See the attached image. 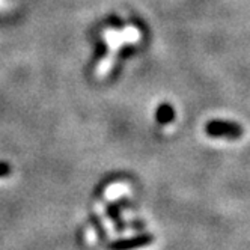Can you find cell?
Returning a JSON list of instances; mask_svg holds the SVG:
<instances>
[{
	"label": "cell",
	"instance_id": "obj_1",
	"mask_svg": "<svg viewBox=\"0 0 250 250\" xmlns=\"http://www.w3.org/2000/svg\"><path fill=\"white\" fill-rule=\"evenodd\" d=\"M205 133L209 137L237 140V139L243 137L244 128L238 122H230V121H223V119H212V121L207 122Z\"/></svg>",
	"mask_w": 250,
	"mask_h": 250
},
{
	"label": "cell",
	"instance_id": "obj_2",
	"mask_svg": "<svg viewBox=\"0 0 250 250\" xmlns=\"http://www.w3.org/2000/svg\"><path fill=\"white\" fill-rule=\"evenodd\" d=\"M155 240V237L152 234H140L131 238H124V240H118L109 244V250H134V249H140L152 244Z\"/></svg>",
	"mask_w": 250,
	"mask_h": 250
},
{
	"label": "cell",
	"instance_id": "obj_3",
	"mask_svg": "<svg viewBox=\"0 0 250 250\" xmlns=\"http://www.w3.org/2000/svg\"><path fill=\"white\" fill-rule=\"evenodd\" d=\"M175 109L172 107V104L169 103H162L158 107H157V110H155V119L158 124H170L173 119H175Z\"/></svg>",
	"mask_w": 250,
	"mask_h": 250
},
{
	"label": "cell",
	"instance_id": "obj_4",
	"mask_svg": "<svg viewBox=\"0 0 250 250\" xmlns=\"http://www.w3.org/2000/svg\"><path fill=\"white\" fill-rule=\"evenodd\" d=\"M107 212H109V217L115 222V226L119 229V230H122L124 228V223L121 222V217H119V207L116 205V204H112V205H109L107 207Z\"/></svg>",
	"mask_w": 250,
	"mask_h": 250
},
{
	"label": "cell",
	"instance_id": "obj_5",
	"mask_svg": "<svg viewBox=\"0 0 250 250\" xmlns=\"http://www.w3.org/2000/svg\"><path fill=\"white\" fill-rule=\"evenodd\" d=\"M11 173V166L5 162H0V176H6Z\"/></svg>",
	"mask_w": 250,
	"mask_h": 250
}]
</instances>
